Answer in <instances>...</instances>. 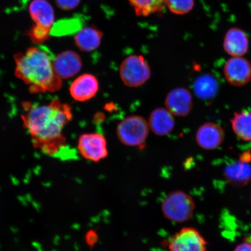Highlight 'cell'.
Returning a JSON list of instances; mask_svg holds the SVG:
<instances>
[{
  "label": "cell",
  "instance_id": "obj_1",
  "mask_svg": "<svg viewBox=\"0 0 251 251\" xmlns=\"http://www.w3.org/2000/svg\"><path fill=\"white\" fill-rule=\"evenodd\" d=\"M25 107L22 118L34 147L47 155L56 154L65 144L63 130L72 118L71 106L55 99L47 105Z\"/></svg>",
  "mask_w": 251,
  "mask_h": 251
},
{
  "label": "cell",
  "instance_id": "obj_2",
  "mask_svg": "<svg viewBox=\"0 0 251 251\" xmlns=\"http://www.w3.org/2000/svg\"><path fill=\"white\" fill-rule=\"evenodd\" d=\"M15 75L29 86L33 93L55 92L61 89L62 79L56 74L51 55L42 49L31 47L14 55Z\"/></svg>",
  "mask_w": 251,
  "mask_h": 251
},
{
  "label": "cell",
  "instance_id": "obj_3",
  "mask_svg": "<svg viewBox=\"0 0 251 251\" xmlns=\"http://www.w3.org/2000/svg\"><path fill=\"white\" fill-rule=\"evenodd\" d=\"M196 203L190 194L181 190L169 193L161 203V211L164 217L176 224H183L193 217Z\"/></svg>",
  "mask_w": 251,
  "mask_h": 251
},
{
  "label": "cell",
  "instance_id": "obj_4",
  "mask_svg": "<svg viewBox=\"0 0 251 251\" xmlns=\"http://www.w3.org/2000/svg\"><path fill=\"white\" fill-rule=\"evenodd\" d=\"M149 122L140 115L125 118L118 125L117 137L124 145L137 147L143 145L149 136Z\"/></svg>",
  "mask_w": 251,
  "mask_h": 251
},
{
  "label": "cell",
  "instance_id": "obj_5",
  "mask_svg": "<svg viewBox=\"0 0 251 251\" xmlns=\"http://www.w3.org/2000/svg\"><path fill=\"white\" fill-rule=\"evenodd\" d=\"M119 75L125 86L136 88L143 86L150 79L151 72L143 56L131 55L122 62Z\"/></svg>",
  "mask_w": 251,
  "mask_h": 251
},
{
  "label": "cell",
  "instance_id": "obj_6",
  "mask_svg": "<svg viewBox=\"0 0 251 251\" xmlns=\"http://www.w3.org/2000/svg\"><path fill=\"white\" fill-rule=\"evenodd\" d=\"M168 251H207V243L196 228L184 227L171 237Z\"/></svg>",
  "mask_w": 251,
  "mask_h": 251
},
{
  "label": "cell",
  "instance_id": "obj_7",
  "mask_svg": "<svg viewBox=\"0 0 251 251\" xmlns=\"http://www.w3.org/2000/svg\"><path fill=\"white\" fill-rule=\"evenodd\" d=\"M77 148L83 158L93 162H99L108 155L106 139L99 133L81 135L78 141Z\"/></svg>",
  "mask_w": 251,
  "mask_h": 251
},
{
  "label": "cell",
  "instance_id": "obj_8",
  "mask_svg": "<svg viewBox=\"0 0 251 251\" xmlns=\"http://www.w3.org/2000/svg\"><path fill=\"white\" fill-rule=\"evenodd\" d=\"M224 72L231 85L243 86L251 80V64L242 56H233L226 62Z\"/></svg>",
  "mask_w": 251,
  "mask_h": 251
},
{
  "label": "cell",
  "instance_id": "obj_9",
  "mask_svg": "<svg viewBox=\"0 0 251 251\" xmlns=\"http://www.w3.org/2000/svg\"><path fill=\"white\" fill-rule=\"evenodd\" d=\"M165 105L166 108L173 115L186 117L193 107V97L190 91L186 88H176L166 97Z\"/></svg>",
  "mask_w": 251,
  "mask_h": 251
},
{
  "label": "cell",
  "instance_id": "obj_10",
  "mask_svg": "<svg viewBox=\"0 0 251 251\" xmlns=\"http://www.w3.org/2000/svg\"><path fill=\"white\" fill-rule=\"evenodd\" d=\"M249 153H244L238 161L225 166L224 176L228 183L235 187L246 186L251 180V166Z\"/></svg>",
  "mask_w": 251,
  "mask_h": 251
},
{
  "label": "cell",
  "instance_id": "obj_11",
  "mask_svg": "<svg viewBox=\"0 0 251 251\" xmlns=\"http://www.w3.org/2000/svg\"><path fill=\"white\" fill-rule=\"evenodd\" d=\"M56 75L61 79H68L76 75L82 67L79 55L73 51H66L56 56L52 62Z\"/></svg>",
  "mask_w": 251,
  "mask_h": 251
},
{
  "label": "cell",
  "instance_id": "obj_12",
  "mask_svg": "<svg viewBox=\"0 0 251 251\" xmlns=\"http://www.w3.org/2000/svg\"><path fill=\"white\" fill-rule=\"evenodd\" d=\"M225 131L218 124L209 122L201 126L196 133V141L201 148L206 150L217 149L225 139Z\"/></svg>",
  "mask_w": 251,
  "mask_h": 251
},
{
  "label": "cell",
  "instance_id": "obj_13",
  "mask_svg": "<svg viewBox=\"0 0 251 251\" xmlns=\"http://www.w3.org/2000/svg\"><path fill=\"white\" fill-rule=\"evenodd\" d=\"M99 89L97 78L92 74L81 75L70 86L71 95L77 101H88L95 97Z\"/></svg>",
  "mask_w": 251,
  "mask_h": 251
},
{
  "label": "cell",
  "instance_id": "obj_14",
  "mask_svg": "<svg viewBox=\"0 0 251 251\" xmlns=\"http://www.w3.org/2000/svg\"><path fill=\"white\" fill-rule=\"evenodd\" d=\"M148 122L150 130L158 136H167L175 127L174 116L164 108L153 110L151 113Z\"/></svg>",
  "mask_w": 251,
  "mask_h": 251
},
{
  "label": "cell",
  "instance_id": "obj_15",
  "mask_svg": "<svg viewBox=\"0 0 251 251\" xmlns=\"http://www.w3.org/2000/svg\"><path fill=\"white\" fill-rule=\"evenodd\" d=\"M225 51L232 56H243L249 49V39L246 33L239 28L227 31L224 40Z\"/></svg>",
  "mask_w": 251,
  "mask_h": 251
},
{
  "label": "cell",
  "instance_id": "obj_16",
  "mask_svg": "<svg viewBox=\"0 0 251 251\" xmlns=\"http://www.w3.org/2000/svg\"><path fill=\"white\" fill-rule=\"evenodd\" d=\"M29 12L35 25L51 29L54 21V11L52 5L46 0H33Z\"/></svg>",
  "mask_w": 251,
  "mask_h": 251
},
{
  "label": "cell",
  "instance_id": "obj_17",
  "mask_svg": "<svg viewBox=\"0 0 251 251\" xmlns=\"http://www.w3.org/2000/svg\"><path fill=\"white\" fill-rule=\"evenodd\" d=\"M102 33L94 26L82 28L75 36V43L81 51L91 52L101 45Z\"/></svg>",
  "mask_w": 251,
  "mask_h": 251
},
{
  "label": "cell",
  "instance_id": "obj_18",
  "mask_svg": "<svg viewBox=\"0 0 251 251\" xmlns=\"http://www.w3.org/2000/svg\"><path fill=\"white\" fill-rule=\"evenodd\" d=\"M194 92L198 98L211 100L217 95L219 83L211 75L205 74L198 77L194 83Z\"/></svg>",
  "mask_w": 251,
  "mask_h": 251
},
{
  "label": "cell",
  "instance_id": "obj_19",
  "mask_svg": "<svg viewBox=\"0 0 251 251\" xmlns=\"http://www.w3.org/2000/svg\"><path fill=\"white\" fill-rule=\"evenodd\" d=\"M231 123L235 134L240 139L251 141V112L244 110L235 113Z\"/></svg>",
  "mask_w": 251,
  "mask_h": 251
},
{
  "label": "cell",
  "instance_id": "obj_20",
  "mask_svg": "<svg viewBox=\"0 0 251 251\" xmlns=\"http://www.w3.org/2000/svg\"><path fill=\"white\" fill-rule=\"evenodd\" d=\"M138 17H147L164 10L165 0H127Z\"/></svg>",
  "mask_w": 251,
  "mask_h": 251
},
{
  "label": "cell",
  "instance_id": "obj_21",
  "mask_svg": "<svg viewBox=\"0 0 251 251\" xmlns=\"http://www.w3.org/2000/svg\"><path fill=\"white\" fill-rule=\"evenodd\" d=\"M195 0H165L166 7L173 14L184 15L194 8Z\"/></svg>",
  "mask_w": 251,
  "mask_h": 251
},
{
  "label": "cell",
  "instance_id": "obj_22",
  "mask_svg": "<svg viewBox=\"0 0 251 251\" xmlns=\"http://www.w3.org/2000/svg\"><path fill=\"white\" fill-rule=\"evenodd\" d=\"M51 33V29L34 25L28 31L27 35L33 43L41 44L49 38Z\"/></svg>",
  "mask_w": 251,
  "mask_h": 251
},
{
  "label": "cell",
  "instance_id": "obj_23",
  "mask_svg": "<svg viewBox=\"0 0 251 251\" xmlns=\"http://www.w3.org/2000/svg\"><path fill=\"white\" fill-rule=\"evenodd\" d=\"M81 0H55L58 7L64 11H70L76 8Z\"/></svg>",
  "mask_w": 251,
  "mask_h": 251
},
{
  "label": "cell",
  "instance_id": "obj_24",
  "mask_svg": "<svg viewBox=\"0 0 251 251\" xmlns=\"http://www.w3.org/2000/svg\"><path fill=\"white\" fill-rule=\"evenodd\" d=\"M98 236L95 231L93 230L87 232L86 235V243L90 247H93L97 243Z\"/></svg>",
  "mask_w": 251,
  "mask_h": 251
},
{
  "label": "cell",
  "instance_id": "obj_25",
  "mask_svg": "<svg viewBox=\"0 0 251 251\" xmlns=\"http://www.w3.org/2000/svg\"><path fill=\"white\" fill-rule=\"evenodd\" d=\"M234 251H251V243L247 240L246 242L238 245Z\"/></svg>",
  "mask_w": 251,
  "mask_h": 251
},
{
  "label": "cell",
  "instance_id": "obj_26",
  "mask_svg": "<svg viewBox=\"0 0 251 251\" xmlns=\"http://www.w3.org/2000/svg\"><path fill=\"white\" fill-rule=\"evenodd\" d=\"M247 241H250V242L251 243V238L250 237V238H247Z\"/></svg>",
  "mask_w": 251,
  "mask_h": 251
}]
</instances>
